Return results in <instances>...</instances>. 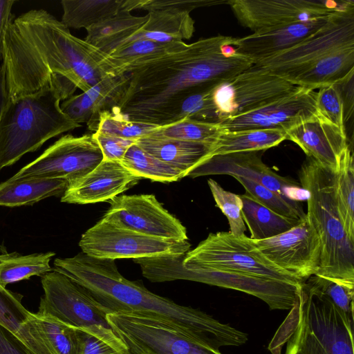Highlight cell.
Instances as JSON below:
<instances>
[{"label": "cell", "instance_id": "obj_1", "mask_svg": "<svg viewBox=\"0 0 354 354\" xmlns=\"http://www.w3.org/2000/svg\"><path fill=\"white\" fill-rule=\"evenodd\" d=\"M106 57L47 10H30L12 20L4 41L8 100L51 91L64 101L85 92L109 75Z\"/></svg>", "mask_w": 354, "mask_h": 354}, {"label": "cell", "instance_id": "obj_2", "mask_svg": "<svg viewBox=\"0 0 354 354\" xmlns=\"http://www.w3.org/2000/svg\"><path fill=\"white\" fill-rule=\"evenodd\" d=\"M234 39L221 35L201 39L131 71L117 109L130 120L158 126L162 115L183 97L253 66L236 53Z\"/></svg>", "mask_w": 354, "mask_h": 354}, {"label": "cell", "instance_id": "obj_3", "mask_svg": "<svg viewBox=\"0 0 354 354\" xmlns=\"http://www.w3.org/2000/svg\"><path fill=\"white\" fill-rule=\"evenodd\" d=\"M53 269L80 284L110 313H127L159 320L201 343L219 350L239 346L248 335L206 313L175 303L130 281L118 271L115 260L89 257L82 252L73 257L57 258Z\"/></svg>", "mask_w": 354, "mask_h": 354}, {"label": "cell", "instance_id": "obj_4", "mask_svg": "<svg viewBox=\"0 0 354 354\" xmlns=\"http://www.w3.org/2000/svg\"><path fill=\"white\" fill-rule=\"evenodd\" d=\"M268 346L283 354H354L353 317L306 280Z\"/></svg>", "mask_w": 354, "mask_h": 354}, {"label": "cell", "instance_id": "obj_5", "mask_svg": "<svg viewBox=\"0 0 354 354\" xmlns=\"http://www.w3.org/2000/svg\"><path fill=\"white\" fill-rule=\"evenodd\" d=\"M335 174L307 157L299 171V184L307 193V218L322 245L320 266L315 275L354 287V243L338 212Z\"/></svg>", "mask_w": 354, "mask_h": 354}, {"label": "cell", "instance_id": "obj_6", "mask_svg": "<svg viewBox=\"0 0 354 354\" xmlns=\"http://www.w3.org/2000/svg\"><path fill=\"white\" fill-rule=\"evenodd\" d=\"M51 91L8 100L0 120V171L48 140L82 127L61 109Z\"/></svg>", "mask_w": 354, "mask_h": 354}, {"label": "cell", "instance_id": "obj_7", "mask_svg": "<svg viewBox=\"0 0 354 354\" xmlns=\"http://www.w3.org/2000/svg\"><path fill=\"white\" fill-rule=\"evenodd\" d=\"M180 256L133 259L151 282L188 280L232 289L264 301L271 310H290L303 285H295L221 267L185 268Z\"/></svg>", "mask_w": 354, "mask_h": 354}, {"label": "cell", "instance_id": "obj_8", "mask_svg": "<svg viewBox=\"0 0 354 354\" xmlns=\"http://www.w3.org/2000/svg\"><path fill=\"white\" fill-rule=\"evenodd\" d=\"M300 88L252 66L212 87L203 122L218 124L290 95Z\"/></svg>", "mask_w": 354, "mask_h": 354}, {"label": "cell", "instance_id": "obj_9", "mask_svg": "<svg viewBox=\"0 0 354 354\" xmlns=\"http://www.w3.org/2000/svg\"><path fill=\"white\" fill-rule=\"evenodd\" d=\"M183 265L185 268H225L299 286L304 283L266 257L250 237L230 232L209 234L185 254Z\"/></svg>", "mask_w": 354, "mask_h": 354}, {"label": "cell", "instance_id": "obj_10", "mask_svg": "<svg viewBox=\"0 0 354 354\" xmlns=\"http://www.w3.org/2000/svg\"><path fill=\"white\" fill-rule=\"evenodd\" d=\"M354 44V1L331 13L318 30L295 46L253 66L290 82L325 55Z\"/></svg>", "mask_w": 354, "mask_h": 354}, {"label": "cell", "instance_id": "obj_11", "mask_svg": "<svg viewBox=\"0 0 354 354\" xmlns=\"http://www.w3.org/2000/svg\"><path fill=\"white\" fill-rule=\"evenodd\" d=\"M109 326L129 354H223L178 329L144 315L109 313Z\"/></svg>", "mask_w": 354, "mask_h": 354}, {"label": "cell", "instance_id": "obj_12", "mask_svg": "<svg viewBox=\"0 0 354 354\" xmlns=\"http://www.w3.org/2000/svg\"><path fill=\"white\" fill-rule=\"evenodd\" d=\"M79 246L89 257L111 260L180 256L191 248L188 241L149 236L101 220L82 235Z\"/></svg>", "mask_w": 354, "mask_h": 354}, {"label": "cell", "instance_id": "obj_13", "mask_svg": "<svg viewBox=\"0 0 354 354\" xmlns=\"http://www.w3.org/2000/svg\"><path fill=\"white\" fill-rule=\"evenodd\" d=\"M41 282L44 294L36 315L75 328L92 325L111 328L107 321L109 310L66 274L53 269L41 276Z\"/></svg>", "mask_w": 354, "mask_h": 354}, {"label": "cell", "instance_id": "obj_14", "mask_svg": "<svg viewBox=\"0 0 354 354\" xmlns=\"http://www.w3.org/2000/svg\"><path fill=\"white\" fill-rule=\"evenodd\" d=\"M102 160V153L93 134H66L10 178H62L68 183L89 173Z\"/></svg>", "mask_w": 354, "mask_h": 354}, {"label": "cell", "instance_id": "obj_15", "mask_svg": "<svg viewBox=\"0 0 354 354\" xmlns=\"http://www.w3.org/2000/svg\"><path fill=\"white\" fill-rule=\"evenodd\" d=\"M110 208L101 221L149 236L188 241L187 230L153 194L118 195L108 201Z\"/></svg>", "mask_w": 354, "mask_h": 354}, {"label": "cell", "instance_id": "obj_16", "mask_svg": "<svg viewBox=\"0 0 354 354\" xmlns=\"http://www.w3.org/2000/svg\"><path fill=\"white\" fill-rule=\"evenodd\" d=\"M349 1L229 0L239 22L253 32L328 16Z\"/></svg>", "mask_w": 354, "mask_h": 354}, {"label": "cell", "instance_id": "obj_17", "mask_svg": "<svg viewBox=\"0 0 354 354\" xmlns=\"http://www.w3.org/2000/svg\"><path fill=\"white\" fill-rule=\"evenodd\" d=\"M253 242L273 263L304 282L319 268L321 241L307 216L283 233Z\"/></svg>", "mask_w": 354, "mask_h": 354}, {"label": "cell", "instance_id": "obj_18", "mask_svg": "<svg viewBox=\"0 0 354 354\" xmlns=\"http://www.w3.org/2000/svg\"><path fill=\"white\" fill-rule=\"evenodd\" d=\"M259 152L246 151L212 156L191 171L187 176L229 175L244 177L289 199L303 200L304 194L307 193L300 184L274 171L262 161Z\"/></svg>", "mask_w": 354, "mask_h": 354}, {"label": "cell", "instance_id": "obj_19", "mask_svg": "<svg viewBox=\"0 0 354 354\" xmlns=\"http://www.w3.org/2000/svg\"><path fill=\"white\" fill-rule=\"evenodd\" d=\"M317 91L301 87L296 92L252 111L223 120L218 124L227 131L277 129L286 133L297 124L319 115Z\"/></svg>", "mask_w": 354, "mask_h": 354}, {"label": "cell", "instance_id": "obj_20", "mask_svg": "<svg viewBox=\"0 0 354 354\" xmlns=\"http://www.w3.org/2000/svg\"><path fill=\"white\" fill-rule=\"evenodd\" d=\"M140 179L120 162L102 160L89 173L68 183L61 202L84 205L109 201Z\"/></svg>", "mask_w": 354, "mask_h": 354}, {"label": "cell", "instance_id": "obj_21", "mask_svg": "<svg viewBox=\"0 0 354 354\" xmlns=\"http://www.w3.org/2000/svg\"><path fill=\"white\" fill-rule=\"evenodd\" d=\"M286 140L297 145L316 162L336 173L349 145L346 131L317 115L286 131Z\"/></svg>", "mask_w": 354, "mask_h": 354}, {"label": "cell", "instance_id": "obj_22", "mask_svg": "<svg viewBox=\"0 0 354 354\" xmlns=\"http://www.w3.org/2000/svg\"><path fill=\"white\" fill-rule=\"evenodd\" d=\"M128 84V73L106 76L86 91L60 103L61 109L75 122L85 123L95 132L101 114L118 107Z\"/></svg>", "mask_w": 354, "mask_h": 354}, {"label": "cell", "instance_id": "obj_23", "mask_svg": "<svg viewBox=\"0 0 354 354\" xmlns=\"http://www.w3.org/2000/svg\"><path fill=\"white\" fill-rule=\"evenodd\" d=\"M329 15L253 32L243 37H235L232 46L236 53L248 58L254 64L300 43L322 27Z\"/></svg>", "mask_w": 354, "mask_h": 354}, {"label": "cell", "instance_id": "obj_24", "mask_svg": "<svg viewBox=\"0 0 354 354\" xmlns=\"http://www.w3.org/2000/svg\"><path fill=\"white\" fill-rule=\"evenodd\" d=\"M136 144L160 160L173 165L186 174L211 157L212 145L178 139L145 136Z\"/></svg>", "mask_w": 354, "mask_h": 354}, {"label": "cell", "instance_id": "obj_25", "mask_svg": "<svg viewBox=\"0 0 354 354\" xmlns=\"http://www.w3.org/2000/svg\"><path fill=\"white\" fill-rule=\"evenodd\" d=\"M182 41L160 42L138 40L120 46L106 55V64L110 75L129 73L187 46Z\"/></svg>", "mask_w": 354, "mask_h": 354}, {"label": "cell", "instance_id": "obj_26", "mask_svg": "<svg viewBox=\"0 0 354 354\" xmlns=\"http://www.w3.org/2000/svg\"><path fill=\"white\" fill-rule=\"evenodd\" d=\"M147 15L146 24L120 46L138 40L183 41V39H189L193 36L194 20L189 12L165 8L149 12Z\"/></svg>", "mask_w": 354, "mask_h": 354}, {"label": "cell", "instance_id": "obj_27", "mask_svg": "<svg viewBox=\"0 0 354 354\" xmlns=\"http://www.w3.org/2000/svg\"><path fill=\"white\" fill-rule=\"evenodd\" d=\"M142 0H62L61 21L68 28H85L118 13L139 9Z\"/></svg>", "mask_w": 354, "mask_h": 354}, {"label": "cell", "instance_id": "obj_28", "mask_svg": "<svg viewBox=\"0 0 354 354\" xmlns=\"http://www.w3.org/2000/svg\"><path fill=\"white\" fill-rule=\"evenodd\" d=\"M354 71V44L337 48L322 57L290 82L315 90L332 84Z\"/></svg>", "mask_w": 354, "mask_h": 354}, {"label": "cell", "instance_id": "obj_29", "mask_svg": "<svg viewBox=\"0 0 354 354\" xmlns=\"http://www.w3.org/2000/svg\"><path fill=\"white\" fill-rule=\"evenodd\" d=\"M67 185V180L62 178H9L0 184V206L30 205L46 198L62 196Z\"/></svg>", "mask_w": 354, "mask_h": 354}, {"label": "cell", "instance_id": "obj_30", "mask_svg": "<svg viewBox=\"0 0 354 354\" xmlns=\"http://www.w3.org/2000/svg\"><path fill=\"white\" fill-rule=\"evenodd\" d=\"M147 19V15L135 16L130 11L123 10L86 29L85 41L109 55L139 30Z\"/></svg>", "mask_w": 354, "mask_h": 354}, {"label": "cell", "instance_id": "obj_31", "mask_svg": "<svg viewBox=\"0 0 354 354\" xmlns=\"http://www.w3.org/2000/svg\"><path fill=\"white\" fill-rule=\"evenodd\" d=\"M285 140L286 133L277 129L238 131H227L224 129L213 145L211 157L232 153L260 151L277 146Z\"/></svg>", "mask_w": 354, "mask_h": 354}, {"label": "cell", "instance_id": "obj_32", "mask_svg": "<svg viewBox=\"0 0 354 354\" xmlns=\"http://www.w3.org/2000/svg\"><path fill=\"white\" fill-rule=\"evenodd\" d=\"M240 197L243 203L242 217L245 224L248 225L251 239L263 240L272 238L290 230L301 222L273 212L245 193L240 195Z\"/></svg>", "mask_w": 354, "mask_h": 354}, {"label": "cell", "instance_id": "obj_33", "mask_svg": "<svg viewBox=\"0 0 354 354\" xmlns=\"http://www.w3.org/2000/svg\"><path fill=\"white\" fill-rule=\"evenodd\" d=\"M55 256L53 252L27 255L16 252L0 254V284L6 287L9 283L28 279L32 276H43L53 270L50 262Z\"/></svg>", "mask_w": 354, "mask_h": 354}, {"label": "cell", "instance_id": "obj_34", "mask_svg": "<svg viewBox=\"0 0 354 354\" xmlns=\"http://www.w3.org/2000/svg\"><path fill=\"white\" fill-rule=\"evenodd\" d=\"M120 162L136 176L153 181L171 183L186 176L184 171L160 160L136 143L129 148Z\"/></svg>", "mask_w": 354, "mask_h": 354}, {"label": "cell", "instance_id": "obj_35", "mask_svg": "<svg viewBox=\"0 0 354 354\" xmlns=\"http://www.w3.org/2000/svg\"><path fill=\"white\" fill-rule=\"evenodd\" d=\"M335 198L345 232L354 243V162L350 145L344 151L335 174Z\"/></svg>", "mask_w": 354, "mask_h": 354}, {"label": "cell", "instance_id": "obj_36", "mask_svg": "<svg viewBox=\"0 0 354 354\" xmlns=\"http://www.w3.org/2000/svg\"><path fill=\"white\" fill-rule=\"evenodd\" d=\"M76 354H129L127 346L110 327L75 328Z\"/></svg>", "mask_w": 354, "mask_h": 354}, {"label": "cell", "instance_id": "obj_37", "mask_svg": "<svg viewBox=\"0 0 354 354\" xmlns=\"http://www.w3.org/2000/svg\"><path fill=\"white\" fill-rule=\"evenodd\" d=\"M224 129L218 124L184 119L157 127L148 136L178 139L214 145Z\"/></svg>", "mask_w": 354, "mask_h": 354}, {"label": "cell", "instance_id": "obj_38", "mask_svg": "<svg viewBox=\"0 0 354 354\" xmlns=\"http://www.w3.org/2000/svg\"><path fill=\"white\" fill-rule=\"evenodd\" d=\"M245 189V194L273 212L287 218L302 221L306 218L301 201L286 198L250 179L232 176Z\"/></svg>", "mask_w": 354, "mask_h": 354}, {"label": "cell", "instance_id": "obj_39", "mask_svg": "<svg viewBox=\"0 0 354 354\" xmlns=\"http://www.w3.org/2000/svg\"><path fill=\"white\" fill-rule=\"evenodd\" d=\"M30 319L53 354H76L75 327L35 313Z\"/></svg>", "mask_w": 354, "mask_h": 354}, {"label": "cell", "instance_id": "obj_40", "mask_svg": "<svg viewBox=\"0 0 354 354\" xmlns=\"http://www.w3.org/2000/svg\"><path fill=\"white\" fill-rule=\"evenodd\" d=\"M158 126L127 119L117 108L101 114L96 131L137 140L149 136Z\"/></svg>", "mask_w": 354, "mask_h": 354}, {"label": "cell", "instance_id": "obj_41", "mask_svg": "<svg viewBox=\"0 0 354 354\" xmlns=\"http://www.w3.org/2000/svg\"><path fill=\"white\" fill-rule=\"evenodd\" d=\"M207 184L216 206L227 218L230 232L235 236L244 235L246 227L241 214L243 203L240 195L224 189L213 179H209Z\"/></svg>", "mask_w": 354, "mask_h": 354}, {"label": "cell", "instance_id": "obj_42", "mask_svg": "<svg viewBox=\"0 0 354 354\" xmlns=\"http://www.w3.org/2000/svg\"><path fill=\"white\" fill-rule=\"evenodd\" d=\"M340 80L318 88L316 106L319 115L346 131L345 102Z\"/></svg>", "mask_w": 354, "mask_h": 354}, {"label": "cell", "instance_id": "obj_43", "mask_svg": "<svg viewBox=\"0 0 354 354\" xmlns=\"http://www.w3.org/2000/svg\"><path fill=\"white\" fill-rule=\"evenodd\" d=\"M22 295L8 290L0 284V324L17 337L21 326L32 315L21 303Z\"/></svg>", "mask_w": 354, "mask_h": 354}, {"label": "cell", "instance_id": "obj_44", "mask_svg": "<svg viewBox=\"0 0 354 354\" xmlns=\"http://www.w3.org/2000/svg\"><path fill=\"white\" fill-rule=\"evenodd\" d=\"M307 280L327 295L343 311L353 317L354 287L317 275H313Z\"/></svg>", "mask_w": 354, "mask_h": 354}, {"label": "cell", "instance_id": "obj_45", "mask_svg": "<svg viewBox=\"0 0 354 354\" xmlns=\"http://www.w3.org/2000/svg\"><path fill=\"white\" fill-rule=\"evenodd\" d=\"M103 156L104 160L120 162L129 148L137 140L122 138L99 131L93 133Z\"/></svg>", "mask_w": 354, "mask_h": 354}, {"label": "cell", "instance_id": "obj_46", "mask_svg": "<svg viewBox=\"0 0 354 354\" xmlns=\"http://www.w3.org/2000/svg\"><path fill=\"white\" fill-rule=\"evenodd\" d=\"M227 1L214 0H142L139 9L148 12L165 8H175L190 12L192 10L204 6L227 4Z\"/></svg>", "mask_w": 354, "mask_h": 354}, {"label": "cell", "instance_id": "obj_47", "mask_svg": "<svg viewBox=\"0 0 354 354\" xmlns=\"http://www.w3.org/2000/svg\"><path fill=\"white\" fill-rule=\"evenodd\" d=\"M0 354H29L17 336L1 324Z\"/></svg>", "mask_w": 354, "mask_h": 354}, {"label": "cell", "instance_id": "obj_48", "mask_svg": "<svg viewBox=\"0 0 354 354\" xmlns=\"http://www.w3.org/2000/svg\"><path fill=\"white\" fill-rule=\"evenodd\" d=\"M15 3V0H0V62L3 59L4 41L8 26L15 19L12 10Z\"/></svg>", "mask_w": 354, "mask_h": 354}, {"label": "cell", "instance_id": "obj_49", "mask_svg": "<svg viewBox=\"0 0 354 354\" xmlns=\"http://www.w3.org/2000/svg\"><path fill=\"white\" fill-rule=\"evenodd\" d=\"M8 102V93L6 90L5 77L3 68L0 73V120Z\"/></svg>", "mask_w": 354, "mask_h": 354}]
</instances>
